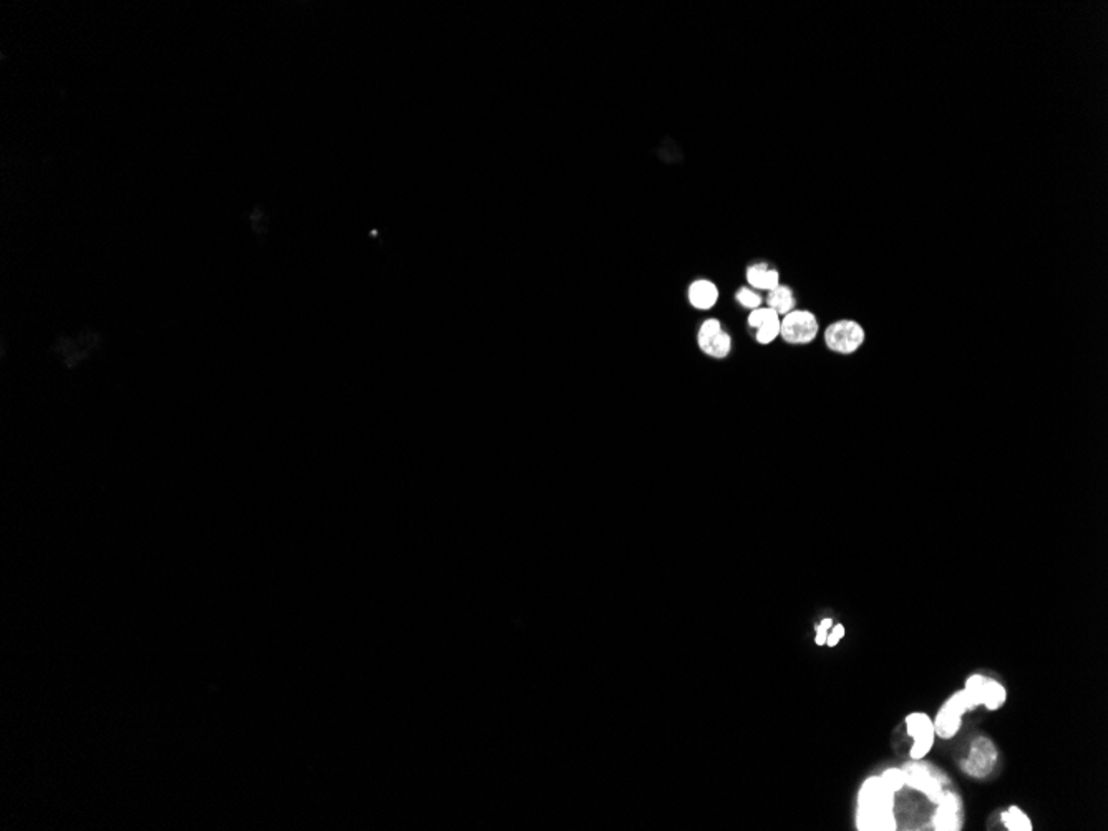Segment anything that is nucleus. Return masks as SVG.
Returning <instances> with one entry per match:
<instances>
[{
  "label": "nucleus",
  "mask_w": 1108,
  "mask_h": 831,
  "mask_svg": "<svg viewBox=\"0 0 1108 831\" xmlns=\"http://www.w3.org/2000/svg\"><path fill=\"white\" fill-rule=\"evenodd\" d=\"M898 794L881 774L868 776L858 794L856 826L863 831L900 830L896 816Z\"/></svg>",
  "instance_id": "1"
},
{
  "label": "nucleus",
  "mask_w": 1108,
  "mask_h": 831,
  "mask_svg": "<svg viewBox=\"0 0 1108 831\" xmlns=\"http://www.w3.org/2000/svg\"><path fill=\"white\" fill-rule=\"evenodd\" d=\"M902 770H904V776H906V786L904 788H910L912 792L920 794L932 806L940 802L941 796L944 795V792L949 788V785H951L948 776H946V774L942 770L931 765V764L924 762V760H912L910 758V762L902 764Z\"/></svg>",
  "instance_id": "2"
},
{
  "label": "nucleus",
  "mask_w": 1108,
  "mask_h": 831,
  "mask_svg": "<svg viewBox=\"0 0 1108 831\" xmlns=\"http://www.w3.org/2000/svg\"><path fill=\"white\" fill-rule=\"evenodd\" d=\"M976 710L974 702L971 701L968 692L962 689L952 692L946 701L942 702L936 717H932L936 735L941 740H952L962 729V719L969 712Z\"/></svg>",
  "instance_id": "3"
},
{
  "label": "nucleus",
  "mask_w": 1108,
  "mask_h": 831,
  "mask_svg": "<svg viewBox=\"0 0 1108 831\" xmlns=\"http://www.w3.org/2000/svg\"><path fill=\"white\" fill-rule=\"evenodd\" d=\"M964 691L968 692L976 709L984 707L989 712L1002 709L1009 699V692L1004 684L996 677L982 673L968 675L964 681Z\"/></svg>",
  "instance_id": "4"
},
{
  "label": "nucleus",
  "mask_w": 1108,
  "mask_h": 831,
  "mask_svg": "<svg viewBox=\"0 0 1108 831\" xmlns=\"http://www.w3.org/2000/svg\"><path fill=\"white\" fill-rule=\"evenodd\" d=\"M999 764V750L992 738L976 735L969 744L966 758L961 762V770L976 780H984L994 774Z\"/></svg>",
  "instance_id": "5"
},
{
  "label": "nucleus",
  "mask_w": 1108,
  "mask_h": 831,
  "mask_svg": "<svg viewBox=\"0 0 1108 831\" xmlns=\"http://www.w3.org/2000/svg\"><path fill=\"white\" fill-rule=\"evenodd\" d=\"M906 725V734L912 738V744L910 747V758L912 760H926L931 754V750L934 748L936 744V729H934V722L930 714L926 712H912L906 715L904 719Z\"/></svg>",
  "instance_id": "6"
},
{
  "label": "nucleus",
  "mask_w": 1108,
  "mask_h": 831,
  "mask_svg": "<svg viewBox=\"0 0 1108 831\" xmlns=\"http://www.w3.org/2000/svg\"><path fill=\"white\" fill-rule=\"evenodd\" d=\"M928 826L936 831H959L964 826V802L954 788H948L934 805Z\"/></svg>",
  "instance_id": "7"
},
{
  "label": "nucleus",
  "mask_w": 1108,
  "mask_h": 831,
  "mask_svg": "<svg viewBox=\"0 0 1108 831\" xmlns=\"http://www.w3.org/2000/svg\"><path fill=\"white\" fill-rule=\"evenodd\" d=\"M818 330H820V324L813 312L791 310L781 319L780 337L793 346H805L817 339Z\"/></svg>",
  "instance_id": "8"
},
{
  "label": "nucleus",
  "mask_w": 1108,
  "mask_h": 831,
  "mask_svg": "<svg viewBox=\"0 0 1108 831\" xmlns=\"http://www.w3.org/2000/svg\"><path fill=\"white\" fill-rule=\"evenodd\" d=\"M864 329L851 319H841L828 326L825 344L836 354H855L864 344Z\"/></svg>",
  "instance_id": "9"
},
{
  "label": "nucleus",
  "mask_w": 1108,
  "mask_h": 831,
  "mask_svg": "<svg viewBox=\"0 0 1108 831\" xmlns=\"http://www.w3.org/2000/svg\"><path fill=\"white\" fill-rule=\"evenodd\" d=\"M697 344L704 354L712 359H725L730 354L732 339L722 329L719 319H707L697 334Z\"/></svg>",
  "instance_id": "10"
},
{
  "label": "nucleus",
  "mask_w": 1108,
  "mask_h": 831,
  "mask_svg": "<svg viewBox=\"0 0 1108 831\" xmlns=\"http://www.w3.org/2000/svg\"><path fill=\"white\" fill-rule=\"evenodd\" d=\"M687 298L692 308L699 309V310H709V309L714 308L719 300V289L712 280L697 279L687 290Z\"/></svg>",
  "instance_id": "11"
},
{
  "label": "nucleus",
  "mask_w": 1108,
  "mask_h": 831,
  "mask_svg": "<svg viewBox=\"0 0 1108 831\" xmlns=\"http://www.w3.org/2000/svg\"><path fill=\"white\" fill-rule=\"evenodd\" d=\"M747 280L753 289L771 290L780 286V272L769 268V264H753L747 269Z\"/></svg>",
  "instance_id": "12"
},
{
  "label": "nucleus",
  "mask_w": 1108,
  "mask_h": 831,
  "mask_svg": "<svg viewBox=\"0 0 1108 831\" xmlns=\"http://www.w3.org/2000/svg\"><path fill=\"white\" fill-rule=\"evenodd\" d=\"M767 304H769L767 308L773 309V310L779 314L780 318H781V316H787L789 312L795 310V296H793V290L787 288V286H781V284H780L777 289H773L769 292Z\"/></svg>",
  "instance_id": "13"
},
{
  "label": "nucleus",
  "mask_w": 1108,
  "mask_h": 831,
  "mask_svg": "<svg viewBox=\"0 0 1108 831\" xmlns=\"http://www.w3.org/2000/svg\"><path fill=\"white\" fill-rule=\"evenodd\" d=\"M1001 820L1009 831H1032L1033 823L1029 815L1017 805H1011L1007 810L1001 813Z\"/></svg>",
  "instance_id": "14"
},
{
  "label": "nucleus",
  "mask_w": 1108,
  "mask_h": 831,
  "mask_svg": "<svg viewBox=\"0 0 1108 831\" xmlns=\"http://www.w3.org/2000/svg\"><path fill=\"white\" fill-rule=\"evenodd\" d=\"M780 326H781V319L780 316H773L767 322H763L760 328L757 329V342L761 346L771 344L777 337H780Z\"/></svg>",
  "instance_id": "15"
},
{
  "label": "nucleus",
  "mask_w": 1108,
  "mask_h": 831,
  "mask_svg": "<svg viewBox=\"0 0 1108 831\" xmlns=\"http://www.w3.org/2000/svg\"><path fill=\"white\" fill-rule=\"evenodd\" d=\"M761 300L763 299H761V296L757 290L743 288V289L737 292V302L740 306H743V308L750 309V310L761 308Z\"/></svg>",
  "instance_id": "16"
},
{
  "label": "nucleus",
  "mask_w": 1108,
  "mask_h": 831,
  "mask_svg": "<svg viewBox=\"0 0 1108 831\" xmlns=\"http://www.w3.org/2000/svg\"><path fill=\"white\" fill-rule=\"evenodd\" d=\"M773 316H779V314H777V312H775V310H773V309H771V308L753 309V310H750V314H749V326H750L751 329H755V330H757V329L760 328V326H761V324H763V322H767V320H769V319H771V318H773Z\"/></svg>",
  "instance_id": "17"
},
{
  "label": "nucleus",
  "mask_w": 1108,
  "mask_h": 831,
  "mask_svg": "<svg viewBox=\"0 0 1108 831\" xmlns=\"http://www.w3.org/2000/svg\"><path fill=\"white\" fill-rule=\"evenodd\" d=\"M831 626H833V621H831L830 617L823 619V621L818 624L817 637H815V643H817V645L827 644L828 633H830Z\"/></svg>",
  "instance_id": "18"
},
{
  "label": "nucleus",
  "mask_w": 1108,
  "mask_h": 831,
  "mask_svg": "<svg viewBox=\"0 0 1108 831\" xmlns=\"http://www.w3.org/2000/svg\"><path fill=\"white\" fill-rule=\"evenodd\" d=\"M843 635H845V627H843V624H836V626H831V631L828 633L827 644L830 645V647H835V645L838 644L841 639H843Z\"/></svg>",
  "instance_id": "19"
}]
</instances>
